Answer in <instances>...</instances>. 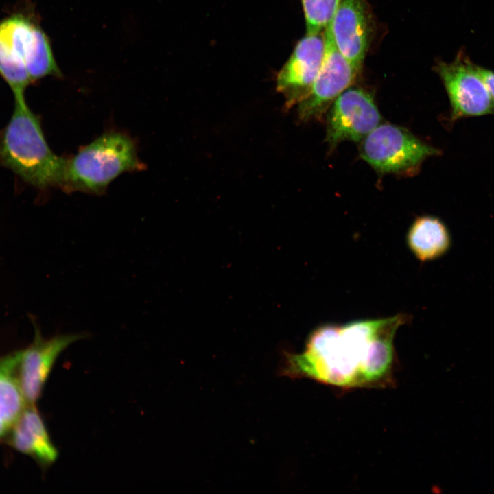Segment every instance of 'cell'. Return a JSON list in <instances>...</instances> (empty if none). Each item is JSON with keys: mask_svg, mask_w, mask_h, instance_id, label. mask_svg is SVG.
<instances>
[{"mask_svg": "<svg viewBox=\"0 0 494 494\" xmlns=\"http://www.w3.org/2000/svg\"><path fill=\"white\" fill-rule=\"evenodd\" d=\"M385 320L319 327L309 336L302 353L285 356L281 374L340 388L377 386L376 340Z\"/></svg>", "mask_w": 494, "mask_h": 494, "instance_id": "obj_1", "label": "cell"}, {"mask_svg": "<svg viewBox=\"0 0 494 494\" xmlns=\"http://www.w3.org/2000/svg\"><path fill=\"white\" fill-rule=\"evenodd\" d=\"M14 101L12 117L0 130V165L39 189L62 187L67 159L51 150L25 97H14Z\"/></svg>", "mask_w": 494, "mask_h": 494, "instance_id": "obj_2", "label": "cell"}, {"mask_svg": "<svg viewBox=\"0 0 494 494\" xmlns=\"http://www.w3.org/2000/svg\"><path fill=\"white\" fill-rule=\"evenodd\" d=\"M142 168L131 139L107 133L67 159L62 188L99 193L121 173Z\"/></svg>", "mask_w": 494, "mask_h": 494, "instance_id": "obj_3", "label": "cell"}, {"mask_svg": "<svg viewBox=\"0 0 494 494\" xmlns=\"http://www.w3.org/2000/svg\"><path fill=\"white\" fill-rule=\"evenodd\" d=\"M360 154L381 173L409 174L427 158L440 154L405 128L391 124H379L361 142Z\"/></svg>", "mask_w": 494, "mask_h": 494, "instance_id": "obj_4", "label": "cell"}, {"mask_svg": "<svg viewBox=\"0 0 494 494\" xmlns=\"http://www.w3.org/2000/svg\"><path fill=\"white\" fill-rule=\"evenodd\" d=\"M0 36L22 60L32 82L60 75L49 38L32 15L15 12L0 21Z\"/></svg>", "mask_w": 494, "mask_h": 494, "instance_id": "obj_5", "label": "cell"}, {"mask_svg": "<svg viewBox=\"0 0 494 494\" xmlns=\"http://www.w3.org/2000/svg\"><path fill=\"white\" fill-rule=\"evenodd\" d=\"M381 115L373 96L350 86L333 102L327 115L326 141L331 148L344 141H360L378 126Z\"/></svg>", "mask_w": 494, "mask_h": 494, "instance_id": "obj_6", "label": "cell"}, {"mask_svg": "<svg viewBox=\"0 0 494 494\" xmlns=\"http://www.w3.org/2000/svg\"><path fill=\"white\" fill-rule=\"evenodd\" d=\"M325 53L318 73L307 95L298 103L302 121L318 117L329 104L355 82L360 69L351 63L337 49L325 29Z\"/></svg>", "mask_w": 494, "mask_h": 494, "instance_id": "obj_7", "label": "cell"}, {"mask_svg": "<svg viewBox=\"0 0 494 494\" xmlns=\"http://www.w3.org/2000/svg\"><path fill=\"white\" fill-rule=\"evenodd\" d=\"M34 329V340L27 348L21 351L19 366L20 386L28 405H34L41 395L60 354L71 344L88 336V333L81 332L58 334L45 338L39 328L35 326Z\"/></svg>", "mask_w": 494, "mask_h": 494, "instance_id": "obj_8", "label": "cell"}, {"mask_svg": "<svg viewBox=\"0 0 494 494\" xmlns=\"http://www.w3.org/2000/svg\"><path fill=\"white\" fill-rule=\"evenodd\" d=\"M373 27L366 0H340L325 30L338 50L361 70L370 43Z\"/></svg>", "mask_w": 494, "mask_h": 494, "instance_id": "obj_9", "label": "cell"}, {"mask_svg": "<svg viewBox=\"0 0 494 494\" xmlns=\"http://www.w3.org/2000/svg\"><path fill=\"white\" fill-rule=\"evenodd\" d=\"M437 71L449 97L451 121L494 114V102L471 64L440 62Z\"/></svg>", "mask_w": 494, "mask_h": 494, "instance_id": "obj_10", "label": "cell"}, {"mask_svg": "<svg viewBox=\"0 0 494 494\" xmlns=\"http://www.w3.org/2000/svg\"><path fill=\"white\" fill-rule=\"evenodd\" d=\"M325 53L324 31L305 34L296 45L277 76V89L291 107L309 93L318 73Z\"/></svg>", "mask_w": 494, "mask_h": 494, "instance_id": "obj_11", "label": "cell"}, {"mask_svg": "<svg viewBox=\"0 0 494 494\" xmlns=\"http://www.w3.org/2000/svg\"><path fill=\"white\" fill-rule=\"evenodd\" d=\"M12 426L10 440L16 449L32 456L44 467L56 460L58 450L34 405L25 407Z\"/></svg>", "mask_w": 494, "mask_h": 494, "instance_id": "obj_12", "label": "cell"}, {"mask_svg": "<svg viewBox=\"0 0 494 494\" xmlns=\"http://www.w3.org/2000/svg\"><path fill=\"white\" fill-rule=\"evenodd\" d=\"M411 252L421 261L434 259L443 255L450 245V237L444 224L432 216L418 217L407 235Z\"/></svg>", "mask_w": 494, "mask_h": 494, "instance_id": "obj_13", "label": "cell"}, {"mask_svg": "<svg viewBox=\"0 0 494 494\" xmlns=\"http://www.w3.org/2000/svg\"><path fill=\"white\" fill-rule=\"evenodd\" d=\"M21 356L19 351L0 357V418L10 427L27 405L19 377Z\"/></svg>", "mask_w": 494, "mask_h": 494, "instance_id": "obj_14", "label": "cell"}, {"mask_svg": "<svg viewBox=\"0 0 494 494\" xmlns=\"http://www.w3.org/2000/svg\"><path fill=\"white\" fill-rule=\"evenodd\" d=\"M0 75L12 91L14 97L24 96L26 88L32 82L22 60L1 36Z\"/></svg>", "mask_w": 494, "mask_h": 494, "instance_id": "obj_15", "label": "cell"}, {"mask_svg": "<svg viewBox=\"0 0 494 494\" xmlns=\"http://www.w3.org/2000/svg\"><path fill=\"white\" fill-rule=\"evenodd\" d=\"M307 34L325 30L331 20L340 0H301Z\"/></svg>", "mask_w": 494, "mask_h": 494, "instance_id": "obj_16", "label": "cell"}, {"mask_svg": "<svg viewBox=\"0 0 494 494\" xmlns=\"http://www.w3.org/2000/svg\"><path fill=\"white\" fill-rule=\"evenodd\" d=\"M472 71L481 80L494 102V73L478 66L471 64Z\"/></svg>", "mask_w": 494, "mask_h": 494, "instance_id": "obj_17", "label": "cell"}, {"mask_svg": "<svg viewBox=\"0 0 494 494\" xmlns=\"http://www.w3.org/2000/svg\"><path fill=\"white\" fill-rule=\"evenodd\" d=\"M10 427L0 418V438L2 437Z\"/></svg>", "mask_w": 494, "mask_h": 494, "instance_id": "obj_18", "label": "cell"}]
</instances>
